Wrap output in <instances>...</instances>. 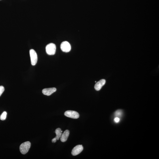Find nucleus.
Here are the masks:
<instances>
[{
	"instance_id": "obj_3",
	"label": "nucleus",
	"mask_w": 159,
	"mask_h": 159,
	"mask_svg": "<svg viewBox=\"0 0 159 159\" xmlns=\"http://www.w3.org/2000/svg\"><path fill=\"white\" fill-rule=\"evenodd\" d=\"M30 53L31 57V64L34 66L36 65L37 62V54L35 50L33 49L30 50Z\"/></svg>"
},
{
	"instance_id": "obj_12",
	"label": "nucleus",
	"mask_w": 159,
	"mask_h": 159,
	"mask_svg": "<svg viewBox=\"0 0 159 159\" xmlns=\"http://www.w3.org/2000/svg\"><path fill=\"white\" fill-rule=\"evenodd\" d=\"M7 115V112L6 111L4 112L0 117V119L1 120H5L6 119Z\"/></svg>"
},
{
	"instance_id": "obj_10",
	"label": "nucleus",
	"mask_w": 159,
	"mask_h": 159,
	"mask_svg": "<svg viewBox=\"0 0 159 159\" xmlns=\"http://www.w3.org/2000/svg\"><path fill=\"white\" fill-rule=\"evenodd\" d=\"M62 132V131H61L60 128H58L56 129L55 131L56 136L54 138L56 140H59L60 138H61Z\"/></svg>"
},
{
	"instance_id": "obj_6",
	"label": "nucleus",
	"mask_w": 159,
	"mask_h": 159,
	"mask_svg": "<svg viewBox=\"0 0 159 159\" xmlns=\"http://www.w3.org/2000/svg\"><path fill=\"white\" fill-rule=\"evenodd\" d=\"M83 147L82 145H78L74 147L73 149L71 154L73 156H76L81 153L83 150Z\"/></svg>"
},
{
	"instance_id": "obj_11",
	"label": "nucleus",
	"mask_w": 159,
	"mask_h": 159,
	"mask_svg": "<svg viewBox=\"0 0 159 159\" xmlns=\"http://www.w3.org/2000/svg\"><path fill=\"white\" fill-rule=\"evenodd\" d=\"M122 111L121 110H117V111L115 112V115L116 117L119 118L122 115Z\"/></svg>"
},
{
	"instance_id": "obj_7",
	"label": "nucleus",
	"mask_w": 159,
	"mask_h": 159,
	"mask_svg": "<svg viewBox=\"0 0 159 159\" xmlns=\"http://www.w3.org/2000/svg\"><path fill=\"white\" fill-rule=\"evenodd\" d=\"M56 89L55 88H49L45 89L43 90L42 93L44 95L50 96L56 91Z\"/></svg>"
},
{
	"instance_id": "obj_4",
	"label": "nucleus",
	"mask_w": 159,
	"mask_h": 159,
	"mask_svg": "<svg viewBox=\"0 0 159 159\" xmlns=\"http://www.w3.org/2000/svg\"><path fill=\"white\" fill-rule=\"evenodd\" d=\"M64 115L67 117L74 119H77L79 117V114L77 112L70 110L65 111Z\"/></svg>"
},
{
	"instance_id": "obj_1",
	"label": "nucleus",
	"mask_w": 159,
	"mask_h": 159,
	"mask_svg": "<svg viewBox=\"0 0 159 159\" xmlns=\"http://www.w3.org/2000/svg\"><path fill=\"white\" fill-rule=\"evenodd\" d=\"M31 147V143L29 141H26L22 143L20 145V150L21 154H25L29 150Z\"/></svg>"
},
{
	"instance_id": "obj_13",
	"label": "nucleus",
	"mask_w": 159,
	"mask_h": 159,
	"mask_svg": "<svg viewBox=\"0 0 159 159\" xmlns=\"http://www.w3.org/2000/svg\"><path fill=\"white\" fill-rule=\"evenodd\" d=\"M5 91V88L3 86H0V96Z\"/></svg>"
},
{
	"instance_id": "obj_9",
	"label": "nucleus",
	"mask_w": 159,
	"mask_h": 159,
	"mask_svg": "<svg viewBox=\"0 0 159 159\" xmlns=\"http://www.w3.org/2000/svg\"><path fill=\"white\" fill-rule=\"evenodd\" d=\"M69 134L70 132L68 130H67L65 131L61 135L60 138L61 141L63 142L66 141L68 137Z\"/></svg>"
},
{
	"instance_id": "obj_8",
	"label": "nucleus",
	"mask_w": 159,
	"mask_h": 159,
	"mask_svg": "<svg viewBox=\"0 0 159 159\" xmlns=\"http://www.w3.org/2000/svg\"><path fill=\"white\" fill-rule=\"evenodd\" d=\"M106 82V80L105 79L101 80L100 81L97 82L95 85L94 88L95 90L97 91L100 90L103 86L105 84Z\"/></svg>"
},
{
	"instance_id": "obj_2",
	"label": "nucleus",
	"mask_w": 159,
	"mask_h": 159,
	"mask_svg": "<svg viewBox=\"0 0 159 159\" xmlns=\"http://www.w3.org/2000/svg\"><path fill=\"white\" fill-rule=\"evenodd\" d=\"M56 50V46L53 43H50L46 46V52L48 55H54L55 53Z\"/></svg>"
},
{
	"instance_id": "obj_14",
	"label": "nucleus",
	"mask_w": 159,
	"mask_h": 159,
	"mask_svg": "<svg viewBox=\"0 0 159 159\" xmlns=\"http://www.w3.org/2000/svg\"><path fill=\"white\" fill-rule=\"evenodd\" d=\"M114 121L116 123H118L120 121V119L119 118L115 117L114 119Z\"/></svg>"
},
{
	"instance_id": "obj_5",
	"label": "nucleus",
	"mask_w": 159,
	"mask_h": 159,
	"mask_svg": "<svg viewBox=\"0 0 159 159\" xmlns=\"http://www.w3.org/2000/svg\"><path fill=\"white\" fill-rule=\"evenodd\" d=\"M61 48L63 52L68 53L70 51L71 46L69 42L65 41L61 43Z\"/></svg>"
}]
</instances>
